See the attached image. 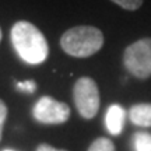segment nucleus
<instances>
[{"mask_svg":"<svg viewBox=\"0 0 151 151\" xmlns=\"http://www.w3.org/2000/svg\"><path fill=\"white\" fill-rule=\"evenodd\" d=\"M11 43L18 56L29 65H41L48 59V41L29 21H17L10 31Z\"/></svg>","mask_w":151,"mask_h":151,"instance_id":"obj_1","label":"nucleus"},{"mask_svg":"<svg viewBox=\"0 0 151 151\" xmlns=\"http://www.w3.org/2000/svg\"><path fill=\"white\" fill-rule=\"evenodd\" d=\"M60 46L73 58H90L104 46V34L92 25H77L62 35Z\"/></svg>","mask_w":151,"mask_h":151,"instance_id":"obj_2","label":"nucleus"},{"mask_svg":"<svg viewBox=\"0 0 151 151\" xmlns=\"http://www.w3.org/2000/svg\"><path fill=\"white\" fill-rule=\"evenodd\" d=\"M123 65L139 80L151 77V38H141L124 49Z\"/></svg>","mask_w":151,"mask_h":151,"instance_id":"obj_3","label":"nucleus"},{"mask_svg":"<svg viewBox=\"0 0 151 151\" xmlns=\"http://www.w3.org/2000/svg\"><path fill=\"white\" fill-rule=\"evenodd\" d=\"M76 108L84 119H92L99 111V91L91 77H80L73 87Z\"/></svg>","mask_w":151,"mask_h":151,"instance_id":"obj_4","label":"nucleus"},{"mask_svg":"<svg viewBox=\"0 0 151 151\" xmlns=\"http://www.w3.org/2000/svg\"><path fill=\"white\" fill-rule=\"evenodd\" d=\"M32 115L43 124H60L69 120L70 108L67 104L56 101L52 97H42L35 104Z\"/></svg>","mask_w":151,"mask_h":151,"instance_id":"obj_5","label":"nucleus"},{"mask_svg":"<svg viewBox=\"0 0 151 151\" xmlns=\"http://www.w3.org/2000/svg\"><path fill=\"white\" fill-rule=\"evenodd\" d=\"M124 118H126V112L120 105H118V104L111 105L106 111V116H105L106 130L112 136H119L123 130Z\"/></svg>","mask_w":151,"mask_h":151,"instance_id":"obj_6","label":"nucleus"},{"mask_svg":"<svg viewBox=\"0 0 151 151\" xmlns=\"http://www.w3.org/2000/svg\"><path fill=\"white\" fill-rule=\"evenodd\" d=\"M132 123L140 127H151V104H136L129 111Z\"/></svg>","mask_w":151,"mask_h":151,"instance_id":"obj_7","label":"nucleus"},{"mask_svg":"<svg viewBox=\"0 0 151 151\" xmlns=\"http://www.w3.org/2000/svg\"><path fill=\"white\" fill-rule=\"evenodd\" d=\"M136 151H151V133L137 132L133 136Z\"/></svg>","mask_w":151,"mask_h":151,"instance_id":"obj_8","label":"nucleus"},{"mask_svg":"<svg viewBox=\"0 0 151 151\" xmlns=\"http://www.w3.org/2000/svg\"><path fill=\"white\" fill-rule=\"evenodd\" d=\"M88 151H115V144L106 137H99L92 141Z\"/></svg>","mask_w":151,"mask_h":151,"instance_id":"obj_9","label":"nucleus"},{"mask_svg":"<svg viewBox=\"0 0 151 151\" xmlns=\"http://www.w3.org/2000/svg\"><path fill=\"white\" fill-rule=\"evenodd\" d=\"M111 1L115 3V4H118L119 7L124 9V10L134 11V10H139L143 6L144 0H111Z\"/></svg>","mask_w":151,"mask_h":151,"instance_id":"obj_10","label":"nucleus"},{"mask_svg":"<svg viewBox=\"0 0 151 151\" xmlns=\"http://www.w3.org/2000/svg\"><path fill=\"white\" fill-rule=\"evenodd\" d=\"M7 105L3 99H0V141H1V136H3V126H4V122L7 119Z\"/></svg>","mask_w":151,"mask_h":151,"instance_id":"obj_11","label":"nucleus"},{"mask_svg":"<svg viewBox=\"0 0 151 151\" xmlns=\"http://www.w3.org/2000/svg\"><path fill=\"white\" fill-rule=\"evenodd\" d=\"M17 87L21 90V91H25V92H34L35 91V81L32 80H28V81H22V83H17Z\"/></svg>","mask_w":151,"mask_h":151,"instance_id":"obj_12","label":"nucleus"},{"mask_svg":"<svg viewBox=\"0 0 151 151\" xmlns=\"http://www.w3.org/2000/svg\"><path fill=\"white\" fill-rule=\"evenodd\" d=\"M37 151H67V150H59V148H55V147L43 143V144H39L37 147Z\"/></svg>","mask_w":151,"mask_h":151,"instance_id":"obj_13","label":"nucleus"},{"mask_svg":"<svg viewBox=\"0 0 151 151\" xmlns=\"http://www.w3.org/2000/svg\"><path fill=\"white\" fill-rule=\"evenodd\" d=\"M0 41H1V28H0Z\"/></svg>","mask_w":151,"mask_h":151,"instance_id":"obj_14","label":"nucleus"},{"mask_svg":"<svg viewBox=\"0 0 151 151\" xmlns=\"http://www.w3.org/2000/svg\"><path fill=\"white\" fill-rule=\"evenodd\" d=\"M3 151H13V150H3Z\"/></svg>","mask_w":151,"mask_h":151,"instance_id":"obj_15","label":"nucleus"}]
</instances>
